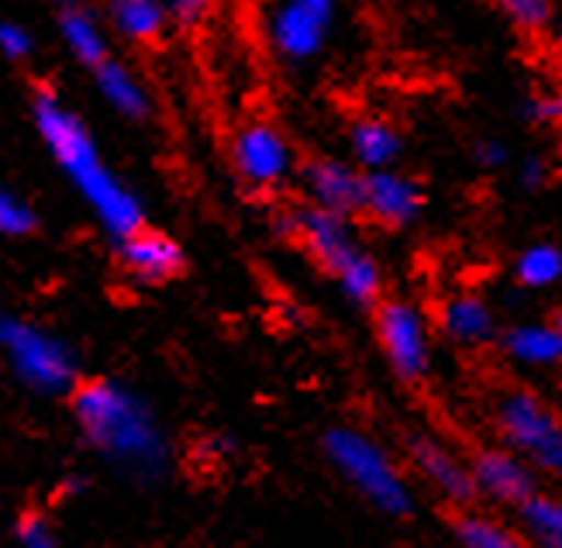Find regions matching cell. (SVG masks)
Returning <instances> with one entry per match:
<instances>
[{
  "mask_svg": "<svg viewBox=\"0 0 562 548\" xmlns=\"http://www.w3.org/2000/svg\"><path fill=\"white\" fill-rule=\"evenodd\" d=\"M341 290V297H346L349 304L356 307H373L380 297H383V266L366 253V248L359 245L352 259L341 266L335 277H331Z\"/></svg>",
  "mask_w": 562,
  "mask_h": 548,
  "instance_id": "603a6c76",
  "label": "cell"
},
{
  "mask_svg": "<svg viewBox=\"0 0 562 548\" xmlns=\"http://www.w3.org/2000/svg\"><path fill=\"white\" fill-rule=\"evenodd\" d=\"M301 190L307 204L325 208L335 214H359L362 208V169L356 163L335 159V156H314L297 169Z\"/></svg>",
  "mask_w": 562,
  "mask_h": 548,
  "instance_id": "5bb4252c",
  "label": "cell"
},
{
  "mask_svg": "<svg viewBox=\"0 0 562 548\" xmlns=\"http://www.w3.org/2000/svg\"><path fill=\"white\" fill-rule=\"evenodd\" d=\"M470 469H473L476 501L483 496V501H491L494 507H504V511H518L528 496L539 490V472L507 445L480 448L470 459Z\"/></svg>",
  "mask_w": 562,
  "mask_h": 548,
  "instance_id": "9c48e42d",
  "label": "cell"
},
{
  "mask_svg": "<svg viewBox=\"0 0 562 548\" xmlns=\"http://www.w3.org/2000/svg\"><path fill=\"white\" fill-rule=\"evenodd\" d=\"M521 538L542 548H562V496L535 490L518 507Z\"/></svg>",
  "mask_w": 562,
  "mask_h": 548,
  "instance_id": "7402d4cb",
  "label": "cell"
},
{
  "mask_svg": "<svg viewBox=\"0 0 562 548\" xmlns=\"http://www.w3.org/2000/svg\"><path fill=\"white\" fill-rule=\"evenodd\" d=\"M38 232V211L21 193L0 187V238H29Z\"/></svg>",
  "mask_w": 562,
  "mask_h": 548,
  "instance_id": "484cf974",
  "label": "cell"
},
{
  "mask_svg": "<svg viewBox=\"0 0 562 548\" xmlns=\"http://www.w3.org/2000/svg\"><path fill=\"white\" fill-rule=\"evenodd\" d=\"M325 459L346 480L366 504L386 517H411L414 514V487L404 477V469L386 448L359 428H328L322 438Z\"/></svg>",
  "mask_w": 562,
  "mask_h": 548,
  "instance_id": "3957f363",
  "label": "cell"
},
{
  "mask_svg": "<svg viewBox=\"0 0 562 548\" xmlns=\"http://www.w3.org/2000/svg\"><path fill=\"white\" fill-rule=\"evenodd\" d=\"M552 24H555V45H559V53H562V11L555 14V21H552Z\"/></svg>",
  "mask_w": 562,
  "mask_h": 548,
  "instance_id": "e575fe53",
  "label": "cell"
},
{
  "mask_svg": "<svg viewBox=\"0 0 562 548\" xmlns=\"http://www.w3.org/2000/svg\"><path fill=\"white\" fill-rule=\"evenodd\" d=\"M293 4H301V8L322 14L328 21H335V14H338V0H293Z\"/></svg>",
  "mask_w": 562,
  "mask_h": 548,
  "instance_id": "d6a6232c",
  "label": "cell"
},
{
  "mask_svg": "<svg viewBox=\"0 0 562 548\" xmlns=\"http://www.w3.org/2000/svg\"><path fill=\"white\" fill-rule=\"evenodd\" d=\"M497 8L525 35H539L555 21V0H497Z\"/></svg>",
  "mask_w": 562,
  "mask_h": 548,
  "instance_id": "d4e9b609",
  "label": "cell"
},
{
  "mask_svg": "<svg viewBox=\"0 0 562 548\" xmlns=\"http://www.w3.org/2000/svg\"><path fill=\"white\" fill-rule=\"evenodd\" d=\"M14 541L24 548H56V528L42 511H21L14 521Z\"/></svg>",
  "mask_w": 562,
  "mask_h": 548,
  "instance_id": "4316f807",
  "label": "cell"
},
{
  "mask_svg": "<svg viewBox=\"0 0 562 548\" xmlns=\"http://www.w3.org/2000/svg\"><path fill=\"white\" fill-rule=\"evenodd\" d=\"M108 24L132 45H156L166 29V0H108Z\"/></svg>",
  "mask_w": 562,
  "mask_h": 548,
  "instance_id": "ffe728a7",
  "label": "cell"
},
{
  "mask_svg": "<svg viewBox=\"0 0 562 548\" xmlns=\"http://www.w3.org/2000/svg\"><path fill=\"white\" fill-rule=\"evenodd\" d=\"M63 4H77V0H63Z\"/></svg>",
  "mask_w": 562,
  "mask_h": 548,
  "instance_id": "8d00e7d4",
  "label": "cell"
},
{
  "mask_svg": "<svg viewBox=\"0 0 562 548\" xmlns=\"http://www.w3.org/2000/svg\"><path fill=\"white\" fill-rule=\"evenodd\" d=\"M69 411L80 438L121 477L159 483L169 472L173 448L153 404L132 387L117 380H80L69 393Z\"/></svg>",
  "mask_w": 562,
  "mask_h": 548,
  "instance_id": "6da1fadb",
  "label": "cell"
},
{
  "mask_svg": "<svg viewBox=\"0 0 562 548\" xmlns=\"http://www.w3.org/2000/svg\"><path fill=\"white\" fill-rule=\"evenodd\" d=\"M207 452L211 456H228V452H235V441L225 435V438H207Z\"/></svg>",
  "mask_w": 562,
  "mask_h": 548,
  "instance_id": "836d02e7",
  "label": "cell"
},
{
  "mask_svg": "<svg viewBox=\"0 0 562 548\" xmlns=\"http://www.w3.org/2000/svg\"><path fill=\"white\" fill-rule=\"evenodd\" d=\"M555 328H559V338H562V307H559V314H555Z\"/></svg>",
  "mask_w": 562,
  "mask_h": 548,
  "instance_id": "d590c367",
  "label": "cell"
},
{
  "mask_svg": "<svg viewBox=\"0 0 562 548\" xmlns=\"http://www.w3.org/2000/svg\"><path fill=\"white\" fill-rule=\"evenodd\" d=\"M525 118L531 124H562V90H546L525 101Z\"/></svg>",
  "mask_w": 562,
  "mask_h": 548,
  "instance_id": "f546056e",
  "label": "cell"
},
{
  "mask_svg": "<svg viewBox=\"0 0 562 548\" xmlns=\"http://www.w3.org/2000/svg\"><path fill=\"white\" fill-rule=\"evenodd\" d=\"M228 159L235 177L252 190H273L293 177V145L266 118L238 124L228 142Z\"/></svg>",
  "mask_w": 562,
  "mask_h": 548,
  "instance_id": "52a82bcc",
  "label": "cell"
},
{
  "mask_svg": "<svg viewBox=\"0 0 562 548\" xmlns=\"http://www.w3.org/2000/svg\"><path fill=\"white\" fill-rule=\"evenodd\" d=\"M425 204H428L425 187L414 177H407V172H401L397 166L362 172L359 214L383 224V228H411L425 214Z\"/></svg>",
  "mask_w": 562,
  "mask_h": 548,
  "instance_id": "30bf717a",
  "label": "cell"
},
{
  "mask_svg": "<svg viewBox=\"0 0 562 548\" xmlns=\"http://www.w3.org/2000/svg\"><path fill=\"white\" fill-rule=\"evenodd\" d=\"M515 283L521 290H549L562 280V245L555 242H535V245H525L515 266Z\"/></svg>",
  "mask_w": 562,
  "mask_h": 548,
  "instance_id": "cb8c5ba5",
  "label": "cell"
},
{
  "mask_svg": "<svg viewBox=\"0 0 562 548\" xmlns=\"http://www.w3.org/2000/svg\"><path fill=\"white\" fill-rule=\"evenodd\" d=\"M331 24L335 21L293 4V0H280L270 21H266V38H270L277 59H283L286 66H304L325 53Z\"/></svg>",
  "mask_w": 562,
  "mask_h": 548,
  "instance_id": "4fadbf2b",
  "label": "cell"
},
{
  "mask_svg": "<svg viewBox=\"0 0 562 548\" xmlns=\"http://www.w3.org/2000/svg\"><path fill=\"white\" fill-rule=\"evenodd\" d=\"M449 532L462 548H518V545H525L518 528H510L497 514L476 511L473 504L459 507Z\"/></svg>",
  "mask_w": 562,
  "mask_h": 548,
  "instance_id": "44dd1931",
  "label": "cell"
},
{
  "mask_svg": "<svg viewBox=\"0 0 562 548\" xmlns=\"http://www.w3.org/2000/svg\"><path fill=\"white\" fill-rule=\"evenodd\" d=\"M117 266L138 287H162L187 269V253L173 235L142 224L132 235L117 238Z\"/></svg>",
  "mask_w": 562,
  "mask_h": 548,
  "instance_id": "7c38bea8",
  "label": "cell"
},
{
  "mask_svg": "<svg viewBox=\"0 0 562 548\" xmlns=\"http://www.w3.org/2000/svg\"><path fill=\"white\" fill-rule=\"evenodd\" d=\"M59 38L66 45V53L87 69L101 66L111 56V42L104 35V24L97 21L93 11L83 8V0H77V4H66L59 11Z\"/></svg>",
  "mask_w": 562,
  "mask_h": 548,
  "instance_id": "d6986e66",
  "label": "cell"
},
{
  "mask_svg": "<svg viewBox=\"0 0 562 548\" xmlns=\"http://www.w3.org/2000/svg\"><path fill=\"white\" fill-rule=\"evenodd\" d=\"M407 459H411V469L422 477V483H428L449 507L459 511V507L476 504L470 459L456 456L446 441H438L435 435H411Z\"/></svg>",
  "mask_w": 562,
  "mask_h": 548,
  "instance_id": "8fae6325",
  "label": "cell"
},
{
  "mask_svg": "<svg viewBox=\"0 0 562 548\" xmlns=\"http://www.w3.org/2000/svg\"><path fill=\"white\" fill-rule=\"evenodd\" d=\"M438 332L452 345L462 348H483L497 342V311L491 307L483 293L476 290H456L438 304Z\"/></svg>",
  "mask_w": 562,
  "mask_h": 548,
  "instance_id": "9a60e30c",
  "label": "cell"
},
{
  "mask_svg": "<svg viewBox=\"0 0 562 548\" xmlns=\"http://www.w3.org/2000/svg\"><path fill=\"white\" fill-rule=\"evenodd\" d=\"M549 172H552V166L546 156H525L518 163V187L521 190H542L549 183Z\"/></svg>",
  "mask_w": 562,
  "mask_h": 548,
  "instance_id": "1f68e13d",
  "label": "cell"
},
{
  "mask_svg": "<svg viewBox=\"0 0 562 548\" xmlns=\"http://www.w3.org/2000/svg\"><path fill=\"white\" fill-rule=\"evenodd\" d=\"M0 353L11 377L38 396H69L83 380L77 353L59 335L14 314H0Z\"/></svg>",
  "mask_w": 562,
  "mask_h": 548,
  "instance_id": "277c9868",
  "label": "cell"
},
{
  "mask_svg": "<svg viewBox=\"0 0 562 548\" xmlns=\"http://www.w3.org/2000/svg\"><path fill=\"white\" fill-rule=\"evenodd\" d=\"M90 72H93V87H97V93H101V101L114 114H121L125 121H135V124L153 118V93L125 63H117V59L108 56L101 66H93Z\"/></svg>",
  "mask_w": 562,
  "mask_h": 548,
  "instance_id": "e0dca14e",
  "label": "cell"
},
{
  "mask_svg": "<svg viewBox=\"0 0 562 548\" xmlns=\"http://www.w3.org/2000/svg\"><path fill=\"white\" fill-rule=\"evenodd\" d=\"M35 53V35L18 21H0V56L8 63H29Z\"/></svg>",
  "mask_w": 562,
  "mask_h": 548,
  "instance_id": "f1b7e54d",
  "label": "cell"
},
{
  "mask_svg": "<svg viewBox=\"0 0 562 548\" xmlns=\"http://www.w3.org/2000/svg\"><path fill=\"white\" fill-rule=\"evenodd\" d=\"M376 345L401 383H422L431 372V325L425 311L404 297H380L370 307Z\"/></svg>",
  "mask_w": 562,
  "mask_h": 548,
  "instance_id": "8992f818",
  "label": "cell"
},
{
  "mask_svg": "<svg viewBox=\"0 0 562 548\" xmlns=\"http://www.w3.org/2000/svg\"><path fill=\"white\" fill-rule=\"evenodd\" d=\"M473 159H476V166L483 172H497V169H504L510 163V148L501 138H483L473 148Z\"/></svg>",
  "mask_w": 562,
  "mask_h": 548,
  "instance_id": "4dcf8cb0",
  "label": "cell"
},
{
  "mask_svg": "<svg viewBox=\"0 0 562 548\" xmlns=\"http://www.w3.org/2000/svg\"><path fill=\"white\" fill-rule=\"evenodd\" d=\"M349 153L362 172L397 166L404 156V135L397 124L386 118H359L349 128Z\"/></svg>",
  "mask_w": 562,
  "mask_h": 548,
  "instance_id": "ac0fdd59",
  "label": "cell"
},
{
  "mask_svg": "<svg viewBox=\"0 0 562 548\" xmlns=\"http://www.w3.org/2000/svg\"><path fill=\"white\" fill-rule=\"evenodd\" d=\"M501 441L539 472L562 483V417L531 390H510L497 404Z\"/></svg>",
  "mask_w": 562,
  "mask_h": 548,
  "instance_id": "5b68a950",
  "label": "cell"
},
{
  "mask_svg": "<svg viewBox=\"0 0 562 548\" xmlns=\"http://www.w3.org/2000/svg\"><path fill=\"white\" fill-rule=\"evenodd\" d=\"M273 228L280 238L301 245L307 253V259L322 272H328V277H335V272L346 266L359 248L356 232H352L346 214H335V211L314 208V204L283 211Z\"/></svg>",
  "mask_w": 562,
  "mask_h": 548,
  "instance_id": "ba28073f",
  "label": "cell"
},
{
  "mask_svg": "<svg viewBox=\"0 0 562 548\" xmlns=\"http://www.w3.org/2000/svg\"><path fill=\"white\" fill-rule=\"evenodd\" d=\"M501 353L525 369H555L562 366V338L555 321H518L497 332Z\"/></svg>",
  "mask_w": 562,
  "mask_h": 548,
  "instance_id": "2e32d148",
  "label": "cell"
},
{
  "mask_svg": "<svg viewBox=\"0 0 562 548\" xmlns=\"http://www.w3.org/2000/svg\"><path fill=\"white\" fill-rule=\"evenodd\" d=\"M217 11V0H166V14H169V24H177V29H201L207 24Z\"/></svg>",
  "mask_w": 562,
  "mask_h": 548,
  "instance_id": "83f0119b",
  "label": "cell"
},
{
  "mask_svg": "<svg viewBox=\"0 0 562 548\" xmlns=\"http://www.w3.org/2000/svg\"><path fill=\"white\" fill-rule=\"evenodd\" d=\"M32 121L35 132L45 142L48 156L56 159L63 177L80 190L83 204L97 217L108 238H125L145 224V208L138 193L128 190L114 177V169L101 159L90 128L77 111L63 104V97L53 87H38L32 97Z\"/></svg>",
  "mask_w": 562,
  "mask_h": 548,
  "instance_id": "7a4b0ae2",
  "label": "cell"
}]
</instances>
